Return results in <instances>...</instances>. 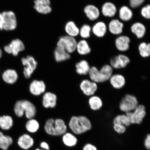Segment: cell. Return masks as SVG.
<instances>
[{
	"mask_svg": "<svg viewBox=\"0 0 150 150\" xmlns=\"http://www.w3.org/2000/svg\"><path fill=\"white\" fill-rule=\"evenodd\" d=\"M132 11L126 6H123L120 9L119 17L121 19L125 21H128L132 17Z\"/></svg>",
	"mask_w": 150,
	"mask_h": 150,
	"instance_id": "cell-33",
	"label": "cell"
},
{
	"mask_svg": "<svg viewBox=\"0 0 150 150\" xmlns=\"http://www.w3.org/2000/svg\"><path fill=\"white\" fill-rule=\"evenodd\" d=\"M77 44V42L74 38L66 35L59 38L57 43V46L64 49L70 54L76 50Z\"/></svg>",
	"mask_w": 150,
	"mask_h": 150,
	"instance_id": "cell-7",
	"label": "cell"
},
{
	"mask_svg": "<svg viewBox=\"0 0 150 150\" xmlns=\"http://www.w3.org/2000/svg\"><path fill=\"white\" fill-rule=\"evenodd\" d=\"M144 145L146 149L148 150L150 149V134H148L146 136L144 141Z\"/></svg>",
	"mask_w": 150,
	"mask_h": 150,
	"instance_id": "cell-42",
	"label": "cell"
},
{
	"mask_svg": "<svg viewBox=\"0 0 150 150\" xmlns=\"http://www.w3.org/2000/svg\"><path fill=\"white\" fill-rule=\"evenodd\" d=\"M3 55V52L1 50L0 48V59H1Z\"/></svg>",
	"mask_w": 150,
	"mask_h": 150,
	"instance_id": "cell-45",
	"label": "cell"
},
{
	"mask_svg": "<svg viewBox=\"0 0 150 150\" xmlns=\"http://www.w3.org/2000/svg\"><path fill=\"white\" fill-rule=\"evenodd\" d=\"M13 125V120L12 117L9 115L0 117V128L2 130L7 131L10 130Z\"/></svg>",
	"mask_w": 150,
	"mask_h": 150,
	"instance_id": "cell-26",
	"label": "cell"
},
{
	"mask_svg": "<svg viewBox=\"0 0 150 150\" xmlns=\"http://www.w3.org/2000/svg\"><path fill=\"white\" fill-rule=\"evenodd\" d=\"M88 74L91 81L95 83H102L108 80L102 71L96 67H91Z\"/></svg>",
	"mask_w": 150,
	"mask_h": 150,
	"instance_id": "cell-14",
	"label": "cell"
},
{
	"mask_svg": "<svg viewBox=\"0 0 150 150\" xmlns=\"http://www.w3.org/2000/svg\"><path fill=\"white\" fill-rule=\"evenodd\" d=\"M3 18V30L5 31L14 30L18 26L16 16L12 11H4L1 13Z\"/></svg>",
	"mask_w": 150,
	"mask_h": 150,
	"instance_id": "cell-4",
	"label": "cell"
},
{
	"mask_svg": "<svg viewBox=\"0 0 150 150\" xmlns=\"http://www.w3.org/2000/svg\"><path fill=\"white\" fill-rule=\"evenodd\" d=\"M15 114L18 117H22L24 112L28 119H33L36 113V109L34 105L29 101L19 100L16 103L14 107Z\"/></svg>",
	"mask_w": 150,
	"mask_h": 150,
	"instance_id": "cell-3",
	"label": "cell"
},
{
	"mask_svg": "<svg viewBox=\"0 0 150 150\" xmlns=\"http://www.w3.org/2000/svg\"><path fill=\"white\" fill-rule=\"evenodd\" d=\"M76 70L78 74L86 75L89 74L91 67L87 61L82 60L77 63L76 65Z\"/></svg>",
	"mask_w": 150,
	"mask_h": 150,
	"instance_id": "cell-29",
	"label": "cell"
},
{
	"mask_svg": "<svg viewBox=\"0 0 150 150\" xmlns=\"http://www.w3.org/2000/svg\"><path fill=\"white\" fill-rule=\"evenodd\" d=\"M44 130L49 135L60 136L67 132V127L62 119H50L46 122Z\"/></svg>",
	"mask_w": 150,
	"mask_h": 150,
	"instance_id": "cell-2",
	"label": "cell"
},
{
	"mask_svg": "<svg viewBox=\"0 0 150 150\" xmlns=\"http://www.w3.org/2000/svg\"><path fill=\"white\" fill-rule=\"evenodd\" d=\"M82 150H98L96 146L93 144L88 143L84 146Z\"/></svg>",
	"mask_w": 150,
	"mask_h": 150,
	"instance_id": "cell-41",
	"label": "cell"
},
{
	"mask_svg": "<svg viewBox=\"0 0 150 150\" xmlns=\"http://www.w3.org/2000/svg\"><path fill=\"white\" fill-rule=\"evenodd\" d=\"M21 62L24 66V76L26 78L29 79L37 68V62L33 56L29 55L26 57L22 58Z\"/></svg>",
	"mask_w": 150,
	"mask_h": 150,
	"instance_id": "cell-8",
	"label": "cell"
},
{
	"mask_svg": "<svg viewBox=\"0 0 150 150\" xmlns=\"http://www.w3.org/2000/svg\"><path fill=\"white\" fill-rule=\"evenodd\" d=\"M34 8L39 13L47 15L52 12L50 0H35Z\"/></svg>",
	"mask_w": 150,
	"mask_h": 150,
	"instance_id": "cell-10",
	"label": "cell"
},
{
	"mask_svg": "<svg viewBox=\"0 0 150 150\" xmlns=\"http://www.w3.org/2000/svg\"><path fill=\"white\" fill-rule=\"evenodd\" d=\"M117 8L113 4L110 2L105 3L102 7V13L105 16L112 17L116 14Z\"/></svg>",
	"mask_w": 150,
	"mask_h": 150,
	"instance_id": "cell-27",
	"label": "cell"
},
{
	"mask_svg": "<svg viewBox=\"0 0 150 150\" xmlns=\"http://www.w3.org/2000/svg\"><path fill=\"white\" fill-rule=\"evenodd\" d=\"M62 141L67 147H72L76 145L78 140L74 134L67 132L62 136Z\"/></svg>",
	"mask_w": 150,
	"mask_h": 150,
	"instance_id": "cell-21",
	"label": "cell"
},
{
	"mask_svg": "<svg viewBox=\"0 0 150 150\" xmlns=\"http://www.w3.org/2000/svg\"><path fill=\"white\" fill-rule=\"evenodd\" d=\"M40 127L38 122L36 120L32 119H29L25 125V128L28 132L34 134L38 131Z\"/></svg>",
	"mask_w": 150,
	"mask_h": 150,
	"instance_id": "cell-32",
	"label": "cell"
},
{
	"mask_svg": "<svg viewBox=\"0 0 150 150\" xmlns=\"http://www.w3.org/2000/svg\"><path fill=\"white\" fill-rule=\"evenodd\" d=\"M130 6L133 8L139 6L144 2L145 0H129Z\"/></svg>",
	"mask_w": 150,
	"mask_h": 150,
	"instance_id": "cell-40",
	"label": "cell"
},
{
	"mask_svg": "<svg viewBox=\"0 0 150 150\" xmlns=\"http://www.w3.org/2000/svg\"><path fill=\"white\" fill-rule=\"evenodd\" d=\"M130 62V60L126 56L119 55L112 58L110 61L112 68L119 69L125 68Z\"/></svg>",
	"mask_w": 150,
	"mask_h": 150,
	"instance_id": "cell-13",
	"label": "cell"
},
{
	"mask_svg": "<svg viewBox=\"0 0 150 150\" xmlns=\"http://www.w3.org/2000/svg\"><path fill=\"white\" fill-rule=\"evenodd\" d=\"M80 88L84 94L87 96L93 95L98 88L97 83L87 79L82 81Z\"/></svg>",
	"mask_w": 150,
	"mask_h": 150,
	"instance_id": "cell-12",
	"label": "cell"
},
{
	"mask_svg": "<svg viewBox=\"0 0 150 150\" xmlns=\"http://www.w3.org/2000/svg\"><path fill=\"white\" fill-rule=\"evenodd\" d=\"M2 77L6 83L13 84L17 81L18 76L17 73L15 70L8 69L4 72Z\"/></svg>",
	"mask_w": 150,
	"mask_h": 150,
	"instance_id": "cell-18",
	"label": "cell"
},
{
	"mask_svg": "<svg viewBox=\"0 0 150 150\" xmlns=\"http://www.w3.org/2000/svg\"><path fill=\"white\" fill-rule=\"evenodd\" d=\"M113 129L116 132L120 134H124L127 130L126 127L119 124H113Z\"/></svg>",
	"mask_w": 150,
	"mask_h": 150,
	"instance_id": "cell-38",
	"label": "cell"
},
{
	"mask_svg": "<svg viewBox=\"0 0 150 150\" xmlns=\"http://www.w3.org/2000/svg\"><path fill=\"white\" fill-rule=\"evenodd\" d=\"M139 50L141 56L143 57H149L150 55V44H146L145 42H142L139 47Z\"/></svg>",
	"mask_w": 150,
	"mask_h": 150,
	"instance_id": "cell-36",
	"label": "cell"
},
{
	"mask_svg": "<svg viewBox=\"0 0 150 150\" xmlns=\"http://www.w3.org/2000/svg\"><path fill=\"white\" fill-rule=\"evenodd\" d=\"M150 6L149 5H148L144 7L141 11L142 16L146 18L149 19L150 17Z\"/></svg>",
	"mask_w": 150,
	"mask_h": 150,
	"instance_id": "cell-39",
	"label": "cell"
},
{
	"mask_svg": "<svg viewBox=\"0 0 150 150\" xmlns=\"http://www.w3.org/2000/svg\"><path fill=\"white\" fill-rule=\"evenodd\" d=\"M25 46L23 42L20 39H13L8 45L5 46L4 50L9 54H12L14 56H17L20 52L25 50Z\"/></svg>",
	"mask_w": 150,
	"mask_h": 150,
	"instance_id": "cell-9",
	"label": "cell"
},
{
	"mask_svg": "<svg viewBox=\"0 0 150 150\" xmlns=\"http://www.w3.org/2000/svg\"><path fill=\"white\" fill-rule=\"evenodd\" d=\"M84 11L87 17L91 21L96 20L99 16V9L93 5L87 6L84 8Z\"/></svg>",
	"mask_w": 150,
	"mask_h": 150,
	"instance_id": "cell-23",
	"label": "cell"
},
{
	"mask_svg": "<svg viewBox=\"0 0 150 150\" xmlns=\"http://www.w3.org/2000/svg\"><path fill=\"white\" fill-rule=\"evenodd\" d=\"M91 28L90 25L84 24L79 30V34L83 38H88L90 37Z\"/></svg>",
	"mask_w": 150,
	"mask_h": 150,
	"instance_id": "cell-37",
	"label": "cell"
},
{
	"mask_svg": "<svg viewBox=\"0 0 150 150\" xmlns=\"http://www.w3.org/2000/svg\"><path fill=\"white\" fill-rule=\"evenodd\" d=\"M57 96L55 94L50 92L46 93L43 97L42 105L46 108H55L57 102Z\"/></svg>",
	"mask_w": 150,
	"mask_h": 150,
	"instance_id": "cell-16",
	"label": "cell"
},
{
	"mask_svg": "<svg viewBox=\"0 0 150 150\" xmlns=\"http://www.w3.org/2000/svg\"><path fill=\"white\" fill-rule=\"evenodd\" d=\"M40 147L41 149L45 150H50V149L49 144L45 141L41 142L40 144Z\"/></svg>",
	"mask_w": 150,
	"mask_h": 150,
	"instance_id": "cell-43",
	"label": "cell"
},
{
	"mask_svg": "<svg viewBox=\"0 0 150 150\" xmlns=\"http://www.w3.org/2000/svg\"><path fill=\"white\" fill-rule=\"evenodd\" d=\"M3 18L1 13H0V30H3Z\"/></svg>",
	"mask_w": 150,
	"mask_h": 150,
	"instance_id": "cell-44",
	"label": "cell"
},
{
	"mask_svg": "<svg viewBox=\"0 0 150 150\" xmlns=\"http://www.w3.org/2000/svg\"><path fill=\"white\" fill-rule=\"evenodd\" d=\"M76 50L81 55H87L91 52L88 44L87 41L84 40H80L77 43Z\"/></svg>",
	"mask_w": 150,
	"mask_h": 150,
	"instance_id": "cell-31",
	"label": "cell"
},
{
	"mask_svg": "<svg viewBox=\"0 0 150 150\" xmlns=\"http://www.w3.org/2000/svg\"><path fill=\"white\" fill-rule=\"evenodd\" d=\"M71 130L75 134L80 135L91 130L92 125L87 117L83 116H74L71 118L69 124Z\"/></svg>",
	"mask_w": 150,
	"mask_h": 150,
	"instance_id": "cell-1",
	"label": "cell"
},
{
	"mask_svg": "<svg viewBox=\"0 0 150 150\" xmlns=\"http://www.w3.org/2000/svg\"><path fill=\"white\" fill-rule=\"evenodd\" d=\"M35 140L31 135L27 134H24L21 135L18 138L17 144L20 149L24 150H28L34 145Z\"/></svg>",
	"mask_w": 150,
	"mask_h": 150,
	"instance_id": "cell-11",
	"label": "cell"
},
{
	"mask_svg": "<svg viewBox=\"0 0 150 150\" xmlns=\"http://www.w3.org/2000/svg\"><path fill=\"white\" fill-rule=\"evenodd\" d=\"M54 56L57 62L67 60L71 57L70 54L66 51L64 49L58 46H56L54 50Z\"/></svg>",
	"mask_w": 150,
	"mask_h": 150,
	"instance_id": "cell-17",
	"label": "cell"
},
{
	"mask_svg": "<svg viewBox=\"0 0 150 150\" xmlns=\"http://www.w3.org/2000/svg\"><path fill=\"white\" fill-rule=\"evenodd\" d=\"M126 114L131 124H140L146 115L145 107L143 105H138L134 111L127 112Z\"/></svg>",
	"mask_w": 150,
	"mask_h": 150,
	"instance_id": "cell-6",
	"label": "cell"
},
{
	"mask_svg": "<svg viewBox=\"0 0 150 150\" xmlns=\"http://www.w3.org/2000/svg\"><path fill=\"white\" fill-rule=\"evenodd\" d=\"M35 150H45L44 149H39V148H37V149H35Z\"/></svg>",
	"mask_w": 150,
	"mask_h": 150,
	"instance_id": "cell-46",
	"label": "cell"
},
{
	"mask_svg": "<svg viewBox=\"0 0 150 150\" xmlns=\"http://www.w3.org/2000/svg\"><path fill=\"white\" fill-rule=\"evenodd\" d=\"M14 140L12 137L5 135L0 131V149L8 150L13 143Z\"/></svg>",
	"mask_w": 150,
	"mask_h": 150,
	"instance_id": "cell-22",
	"label": "cell"
},
{
	"mask_svg": "<svg viewBox=\"0 0 150 150\" xmlns=\"http://www.w3.org/2000/svg\"><path fill=\"white\" fill-rule=\"evenodd\" d=\"M131 30L138 38H141L145 35L146 28L143 24L137 22L134 23L131 27Z\"/></svg>",
	"mask_w": 150,
	"mask_h": 150,
	"instance_id": "cell-30",
	"label": "cell"
},
{
	"mask_svg": "<svg viewBox=\"0 0 150 150\" xmlns=\"http://www.w3.org/2000/svg\"><path fill=\"white\" fill-rule=\"evenodd\" d=\"M89 104L91 109L97 110L100 109L103 106V102L99 97L92 96L89 100Z\"/></svg>",
	"mask_w": 150,
	"mask_h": 150,
	"instance_id": "cell-34",
	"label": "cell"
},
{
	"mask_svg": "<svg viewBox=\"0 0 150 150\" xmlns=\"http://www.w3.org/2000/svg\"><path fill=\"white\" fill-rule=\"evenodd\" d=\"M65 30L67 35L74 38L79 34V29L74 22H67L65 26Z\"/></svg>",
	"mask_w": 150,
	"mask_h": 150,
	"instance_id": "cell-24",
	"label": "cell"
},
{
	"mask_svg": "<svg viewBox=\"0 0 150 150\" xmlns=\"http://www.w3.org/2000/svg\"><path fill=\"white\" fill-rule=\"evenodd\" d=\"M123 27V23L117 19L112 20L109 25L110 32L116 35L120 34L122 32Z\"/></svg>",
	"mask_w": 150,
	"mask_h": 150,
	"instance_id": "cell-25",
	"label": "cell"
},
{
	"mask_svg": "<svg viewBox=\"0 0 150 150\" xmlns=\"http://www.w3.org/2000/svg\"><path fill=\"white\" fill-rule=\"evenodd\" d=\"M113 124H119L124 125L126 127H128L131 125V123L126 114L120 115L117 116L114 118Z\"/></svg>",
	"mask_w": 150,
	"mask_h": 150,
	"instance_id": "cell-35",
	"label": "cell"
},
{
	"mask_svg": "<svg viewBox=\"0 0 150 150\" xmlns=\"http://www.w3.org/2000/svg\"><path fill=\"white\" fill-rule=\"evenodd\" d=\"M106 26L104 22H99L93 26L92 31L94 34L99 37L104 36L106 32Z\"/></svg>",
	"mask_w": 150,
	"mask_h": 150,
	"instance_id": "cell-28",
	"label": "cell"
},
{
	"mask_svg": "<svg viewBox=\"0 0 150 150\" xmlns=\"http://www.w3.org/2000/svg\"><path fill=\"white\" fill-rule=\"evenodd\" d=\"M138 105L137 99L135 96L127 94L121 101L119 107L121 111L126 113L134 111Z\"/></svg>",
	"mask_w": 150,
	"mask_h": 150,
	"instance_id": "cell-5",
	"label": "cell"
},
{
	"mask_svg": "<svg viewBox=\"0 0 150 150\" xmlns=\"http://www.w3.org/2000/svg\"><path fill=\"white\" fill-rule=\"evenodd\" d=\"M130 42V39L129 37L127 36H120L116 39V47L120 51H126L129 49Z\"/></svg>",
	"mask_w": 150,
	"mask_h": 150,
	"instance_id": "cell-19",
	"label": "cell"
},
{
	"mask_svg": "<svg viewBox=\"0 0 150 150\" xmlns=\"http://www.w3.org/2000/svg\"><path fill=\"white\" fill-rule=\"evenodd\" d=\"M45 89V84L42 81L35 80L30 84V91L34 95H40L44 92Z\"/></svg>",
	"mask_w": 150,
	"mask_h": 150,
	"instance_id": "cell-15",
	"label": "cell"
},
{
	"mask_svg": "<svg viewBox=\"0 0 150 150\" xmlns=\"http://www.w3.org/2000/svg\"><path fill=\"white\" fill-rule=\"evenodd\" d=\"M109 80L112 86L115 89H121L125 84V78L121 74L112 75Z\"/></svg>",
	"mask_w": 150,
	"mask_h": 150,
	"instance_id": "cell-20",
	"label": "cell"
}]
</instances>
